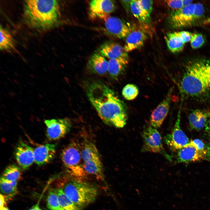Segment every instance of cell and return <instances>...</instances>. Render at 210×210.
Listing matches in <instances>:
<instances>
[{
  "label": "cell",
  "instance_id": "d6a6232c",
  "mask_svg": "<svg viewBox=\"0 0 210 210\" xmlns=\"http://www.w3.org/2000/svg\"><path fill=\"white\" fill-rule=\"evenodd\" d=\"M141 8L148 16L150 15L153 10V2L152 0H138Z\"/></svg>",
  "mask_w": 210,
  "mask_h": 210
},
{
  "label": "cell",
  "instance_id": "603a6c76",
  "mask_svg": "<svg viewBox=\"0 0 210 210\" xmlns=\"http://www.w3.org/2000/svg\"><path fill=\"white\" fill-rule=\"evenodd\" d=\"M130 10L134 16L140 22L146 24L149 23L150 16L147 15L141 8L138 0H132Z\"/></svg>",
  "mask_w": 210,
  "mask_h": 210
},
{
  "label": "cell",
  "instance_id": "e575fe53",
  "mask_svg": "<svg viewBox=\"0 0 210 210\" xmlns=\"http://www.w3.org/2000/svg\"><path fill=\"white\" fill-rule=\"evenodd\" d=\"M175 32L185 44L190 41L192 35V34L186 31H181Z\"/></svg>",
  "mask_w": 210,
  "mask_h": 210
},
{
  "label": "cell",
  "instance_id": "52a82bcc",
  "mask_svg": "<svg viewBox=\"0 0 210 210\" xmlns=\"http://www.w3.org/2000/svg\"><path fill=\"white\" fill-rule=\"evenodd\" d=\"M142 136L143 145L141 152L161 153L170 158L164 150L161 136L157 129L148 126L144 129Z\"/></svg>",
  "mask_w": 210,
  "mask_h": 210
},
{
  "label": "cell",
  "instance_id": "2e32d148",
  "mask_svg": "<svg viewBox=\"0 0 210 210\" xmlns=\"http://www.w3.org/2000/svg\"><path fill=\"white\" fill-rule=\"evenodd\" d=\"M99 53L111 59L121 57L129 58L128 55L124 48L117 43L108 41L103 43L98 49Z\"/></svg>",
  "mask_w": 210,
  "mask_h": 210
},
{
  "label": "cell",
  "instance_id": "1f68e13d",
  "mask_svg": "<svg viewBox=\"0 0 210 210\" xmlns=\"http://www.w3.org/2000/svg\"><path fill=\"white\" fill-rule=\"evenodd\" d=\"M195 4V7L194 13L195 23L203 18L204 13V8L202 4L200 3Z\"/></svg>",
  "mask_w": 210,
  "mask_h": 210
},
{
  "label": "cell",
  "instance_id": "ba28073f",
  "mask_svg": "<svg viewBox=\"0 0 210 210\" xmlns=\"http://www.w3.org/2000/svg\"><path fill=\"white\" fill-rule=\"evenodd\" d=\"M195 4L189 5L174 11L169 17L171 25L174 28H181L191 26L195 24L194 13Z\"/></svg>",
  "mask_w": 210,
  "mask_h": 210
},
{
  "label": "cell",
  "instance_id": "8fae6325",
  "mask_svg": "<svg viewBox=\"0 0 210 210\" xmlns=\"http://www.w3.org/2000/svg\"><path fill=\"white\" fill-rule=\"evenodd\" d=\"M105 32L109 35L120 39L126 38L132 31L123 20L114 16H109L104 20Z\"/></svg>",
  "mask_w": 210,
  "mask_h": 210
},
{
  "label": "cell",
  "instance_id": "5bb4252c",
  "mask_svg": "<svg viewBox=\"0 0 210 210\" xmlns=\"http://www.w3.org/2000/svg\"><path fill=\"white\" fill-rule=\"evenodd\" d=\"M14 155L18 164L23 169L29 167L34 162V148L22 140L19 141Z\"/></svg>",
  "mask_w": 210,
  "mask_h": 210
},
{
  "label": "cell",
  "instance_id": "ac0fdd59",
  "mask_svg": "<svg viewBox=\"0 0 210 210\" xmlns=\"http://www.w3.org/2000/svg\"><path fill=\"white\" fill-rule=\"evenodd\" d=\"M108 62L98 53L92 55L88 62L87 67L91 73L102 75L108 71Z\"/></svg>",
  "mask_w": 210,
  "mask_h": 210
},
{
  "label": "cell",
  "instance_id": "cb8c5ba5",
  "mask_svg": "<svg viewBox=\"0 0 210 210\" xmlns=\"http://www.w3.org/2000/svg\"><path fill=\"white\" fill-rule=\"evenodd\" d=\"M0 33V50H9L14 49L15 47L14 39L9 32L1 25Z\"/></svg>",
  "mask_w": 210,
  "mask_h": 210
},
{
  "label": "cell",
  "instance_id": "7c38bea8",
  "mask_svg": "<svg viewBox=\"0 0 210 210\" xmlns=\"http://www.w3.org/2000/svg\"><path fill=\"white\" fill-rule=\"evenodd\" d=\"M89 15L92 18L104 20L115 10V1L111 0H93L89 2Z\"/></svg>",
  "mask_w": 210,
  "mask_h": 210
},
{
  "label": "cell",
  "instance_id": "60d3db41",
  "mask_svg": "<svg viewBox=\"0 0 210 210\" xmlns=\"http://www.w3.org/2000/svg\"><path fill=\"white\" fill-rule=\"evenodd\" d=\"M0 210H9L8 208L6 206H4L0 208Z\"/></svg>",
  "mask_w": 210,
  "mask_h": 210
},
{
  "label": "cell",
  "instance_id": "836d02e7",
  "mask_svg": "<svg viewBox=\"0 0 210 210\" xmlns=\"http://www.w3.org/2000/svg\"><path fill=\"white\" fill-rule=\"evenodd\" d=\"M168 6L174 11L179 10L183 7L182 0H172L165 1Z\"/></svg>",
  "mask_w": 210,
  "mask_h": 210
},
{
  "label": "cell",
  "instance_id": "f546056e",
  "mask_svg": "<svg viewBox=\"0 0 210 210\" xmlns=\"http://www.w3.org/2000/svg\"><path fill=\"white\" fill-rule=\"evenodd\" d=\"M187 145H190L194 147L200 153L204 156L208 154V149L204 143L199 139H195L190 141Z\"/></svg>",
  "mask_w": 210,
  "mask_h": 210
},
{
  "label": "cell",
  "instance_id": "f35d334b",
  "mask_svg": "<svg viewBox=\"0 0 210 210\" xmlns=\"http://www.w3.org/2000/svg\"><path fill=\"white\" fill-rule=\"evenodd\" d=\"M39 202H38L36 204L32 206L28 210H42L39 206Z\"/></svg>",
  "mask_w": 210,
  "mask_h": 210
},
{
  "label": "cell",
  "instance_id": "7402d4cb",
  "mask_svg": "<svg viewBox=\"0 0 210 210\" xmlns=\"http://www.w3.org/2000/svg\"><path fill=\"white\" fill-rule=\"evenodd\" d=\"M165 38L167 47L172 53L178 52L183 49L185 43L175 32L168 33Z\"/></svg>",
  "mask_w": 210,
  "mask_h": 210
},
{
  "label": "cell",
  "instance_id": "8d00e7d4",
  "mask_svg": "<svg viewBox=\"0 0 210 210\" xmlns=\"http://www.w3.org/2000/svg\"><path fill=\"white\" fill-rule=\"evenodd\" d=\"M0 208H1L5 206V205L6 203V198H7L5 195L1 194H0Z\"/></svg>",
  "mask_w": 210,
  "mask_h": 210
},
{
  "label": "cell",
  "instance_id": "4fadbf2b",
  "mask_svg": "<svg viewBox=\"0 0 210 210\" xmlns=\"http://www.w3.org/2000/svg\"><path fill=\"white\" fill-rule=\"evenodd\" d=\"M172 89L169 91L162 101L152 111L150 123L152 127L157 129L162 125L169 112L171 101Z\"/></svg>",
  "mask_w": 210,
  "mask_h": 210
},
{
  "label": "cell",
  "instance_id": "ab89813d",
  "mask_svg": "<svg viewBox=\"0 0 210 210\" xmlns=\"http://www.w3.org/2000/svg\"><path fill=\"white\" fill-rule=\"evenodd\" d=\"M208 122V128H209V130L210 131V113L209 118Z\"/></svg>",
  "mask_w": 210,
  "mask_h": 210
},
{
  "label": "cell",
  "instance_id": "4316f807",
  "mask_svg": "<svg viewBox=\"0 0 210 210\" xmlns=\"http://www.w3.org/2000/svg\"><path fill=\"white\" fill-rule=\"evenodd\" d=\"M21 175L20 169L14 164H11L5 168L1 177L7 180L17 181Z\"/></svg>",
  "mask_w": 210,
  "mask_h": 210
},
{
  "label": "cell",
  "instance_id": "7a4b0ae2",
  "mask_svg": "<svg viewBox=\"0 0 210 210\" xmlns=\"http://www.w3.org/2000/svg\"><path fill=\"white\" fill-rule=\"evenodd\" d=\"M183 94L199 98L210 93V59H199L186 65L180 83Z\"/></svg>",
  "mask_w": 210,
  "mask_h": 210
},
{
  "label": "cell",
  "instance_id": "d6986e66",
  "mask_svg": "<svg viewBox=\"0 0 210 210\" xmlns=\"http://www.w3.org/2000/svg\"><path fill=\"white\" fill-rule=\"evenodd\" d=\"M204 157L193 146L186 145L178 151L177 159L178 162L189 163L200 160Z\"/></svg>",
  "mask_w": 210,
  "mask_h": 210
},
{
  "label": "cell",
  "instance_id": "3957f363",
  "mask_svg": "<svg viewBox=\"0 0 210 210\" xmlns=\"http://www.w3.org/2000/svg\"><path fill=\"white\" fill-rule=\"evenodd\" d=\"M24 7L25 21L35 29L51 28L57 22L60 16V5L57 0H26Z\"/></svg>",
  "mask_w": 210,
  "mask_h": 210
},
{
  "label": "cell",
  "instance_id": "9c48e42d",
  "mask_svg": "<svg viewBox=\"0 0 210 210\" xmlns=\"http://www.w3.org/2000/svg\"><path fill=\"white\" fill-rule=\"evenodd\" d=\"M180 117V110L172 131L164 137L165 143L174 151H178L186 146L190 142L189 139L181 128Z\"/></svg>",
  "mask_w": 210,
  "mask_h": 210
},
{
  "label": "cell",
  "instance_id": "ffe728a7",
  "mask_svg": "<svg viewBox=\"0 0 210 210\" xmlns=\"http://www.w3.org/2000/svg\"><path fill=\"white\" fill-rule=\"evenodd\" d=\"M210 113L209 112L201 109L192 111L188 116L191 127L197 130L202 129L207 124Z\"/></svg>",
  "mask_w": 210,
  "mask_h": 210
},
{
  "label": "cell",
  "instance_id": "e0dca14e",
  "mask_svg": "<svg viewBox=\"0 0 210 210\" xmlns=\"http://www.w3.org/2000/svg\"><path fill=\"white\" fill-rule=\"evenodd\" d=\"M147 38L146 35L140 30H134L130 33L126 38L124 48L128 52L141 48Z\"/></svg>",
  "mask_w": 210,
  "mask_h": 210
},
{
  "label": "cell",
  "instance_id": "d590c367",
  "mask_svg": "<svg viewBox=\"0 0 210 210\" xmlns=\"http://www.w3.org/2000/svg\"><path fill=\"white\" fill-rule=\"evenodd\" d=\"M132 0H121V3L126 12L129 13L131 11L130 5Z\"/></svg>",
  "mask_w": 210,
  "mask_h": 210
},
{
  "label": "cell",
  "instance_id": "9a60e30c",
  "mask_svg": "<svg viewBox=\"0 0 210 210\" xmlns=\"http://www.w3.org/2000/svg\"><path fill=\"white\" fill-rule=\"evenodd\" d=\"M55 154V144H46L39 145L34 148V162L38 166L45 164L52 160Z\"/></svg>",
  "mask_w": 210,
  "mask_h": 210
},
{
  "label": "cell",
  "instance_id": "484cf974",
  "mask_svg": "<svg viewBox=\"0 0 210 210\" xmlns=\"http://www.w3.org/2000/svg\"><path fill=\"white\" fill-rule=\"evenodd\" d=\"M58 201L63 210H80L60 188L57 189Z\"/></svg>",
  "mask_w": 210,
  "mask_h": 210
},
{
  "label": "cell",
  "instance_id": "b9f144b4",
  "mask_svg": "<svg viewBox=\"0 0 210 210\" xmlns=\"http://www.w3.org/2000/svg\"><path fill=\"white\" fill-rule=\"evenodd\" d=\"M208 160L210 162V160Z\"/></svg>",
  "mask_w": 210,
  "mask_h": 210
},
{
  "label": "cell",
  "instance_id": "4dcf8cb0",
  "mask_svg": "<svg viewBox=\"0 0 210 210\" xmlns=\"http://www.w3.org/2000/svg\"><path fill=\"white\" fill-rule=\"evenodd\" d=\"M190 41L192 48L196 49L203 46L204 43V39L201 34L195 33L192 34Z\"/></svg>",
  "mask_w": 210,
  "mask_h": 210
},
{
  "label": "cell",
  "instance_id": "44dd1931",
  "mask_svg": "<svg viewBox=\"0 0 210 210\" xmlns=\"http://www.w3.org/2000/svg\"><path fill=\"white\" fill-rule=\"evenodd\" d=\"M129 61V58L124 57L110 59L108 72L110 77L117 79L124 72Z\"/></svg>",
  "mask_w": 210,
  "mask_h": 210
},
{
  "label": "cell",
  "instance_id": "277c9868",
  "mask_svg": "<svg viewBox=\"0 0 210 210\" xmlns=\"http://www.w3.org/2000/svg\"><path fill=\"white\" fill-rule=\"evenodd\" d=\"M64 182L60 188L80 209L92 202L97 196L96 188L83 179L73 177Z\"/></svg>",
  "mask_w": 210,
  "mask_h": 210
},
{
  "label": "cell",
  "instance_id": "74e56055",
  "mask_svg": "<svg viewBox=\"0 0 210 210\" xmlns=\"http://www.w3.org/2000/svg\"><path fill=\"white\" fill-rule=\"evenodd\" d=\"M183 7L192 4V0H182Z\"/></svg>",
  "mask_w": 210,
  "mask_h": 210
},
{
  "label": "cell",
  "instance_id": "83f0119b",
  "mask_svg": "<svg viewBox=\"0 0 210 210\" xmlns=\"http://www.w3.org/2000/svg\"><path fill=\"white\" fill-rule=\"evenodd\" d=\"M46 204L48 208L51 210H63L59 203L57 189H49L47 193Z\"/></svg>",
  "mask_w": 210,
  "mask_h": 210
},
{
  "label": "cell",
  "instance_id": "d4e9b609",
  "mask_svg": "<svg viewBox=\"0 0 210 210\" xmlns=\"http://www.w3.org/2000/svg\"><path fill=\"white\" fill-rule=\"evenodd\" d=\"M0 185L1 191L7 198H11L17 193V181L7 180L1 177Z\"/></svg>",
  "mask_w": 210,
  "mask_h": 210
},
{
  "label": "cell",
  "instance_id": "5b68a950",
  "mask_svg": "<svg viewBox=\"0 0 210 210\" xmlns=\"http://www.w3.org/2000/svg\"><path fill=\"white\" fill-rule=\"evenodd\" d=\"M61 158L68 173L72 176L83 179L87 174L83 166L81 146L72 142L65 147L61 154Z\"/></svg>",
  "mask_w": 210,
  "mask_h": 210
},
{
  "label": "cell",
  "instance_id": "8992f818",
  "mask_svg": "<svg viewBox=\"0 0 210 210\" xmlns=\"http://www.w3.org/2000/svg\"><path fill=\"white\" fill-rule=\"evenodd\" d=\"M81 154L84 170L87 174L93 176L99 181L104 180L103 166L96 145L85 141L81 146Z\"/></svg>",
  "mask_w": 210,
  "mask_h": 210
},
{
  "label": "cell",
  "instance_id": "f1b7e54d",
  "mask_svg": "<svg viewBox=\"0 0 210 210\" xmlns=\"http://www.w3.org/2000/svg\"><path fill=\"white\" fill-rule=\"evenodd\" d=\"M139 93L137 87L133 84H128L123 88L122 94L124 98L127 100H132L135 99Z\"/></svg>",
  "mask_w": 210,
  "mask_h": 210
},
{
  "label": "cell",
  "instance_id": "6da1fadb",
  "mask_svg": "<svg viewBox=\"0 0 210 210\" xmlns=\"http://www.w3.org/2000/svg\"><path fill=\"white\" fill-rule=\"evenodd\" d=\"M86 94L98 116L106 124L118 128L123 127L128 119L126 106L116 92L100 81L90 83Z\"/></svg>",
  "mask_w": 210,
  "mask_h": 210
},
{
  "label": "cell",
  "instance_id": "30bf717a",
  "mask_svg": "<svg viewBox=\"0 0 210 210\" xmlns=\"http://www.w3.org/2000/svg\"><path fill=\"white\" fill-rule=\"evenodd\" d=\"M47 136L50 140H56L64 137L69 131L71 121L67 118L46 120Z\"/></svg>",
  "mask_w": 210,
  "mask_h": 210
}]
</instances>
